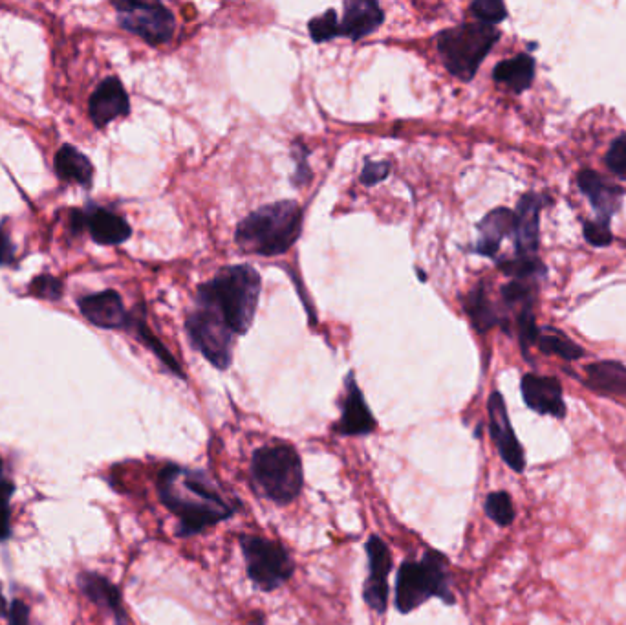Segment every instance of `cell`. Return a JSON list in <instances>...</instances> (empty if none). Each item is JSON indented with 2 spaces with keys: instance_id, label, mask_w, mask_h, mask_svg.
Returning a JSON list of instances; mask_svg holds the SVG:
<instances>
[{
  "instance_id": "cell-1",
  "label": "cell",
  "mask_w": 626,
  "mask_h": 625,
  "mask_svg": "<svg viewBox=\"0 0 626 625\" xmlns=\"http://www.w3.org/2000/svg\"><path fill=\"white\" fill-rule=\"evenodd\" d=\"M156 488L162 505L178 519L180 538L198 536L240 510V501L229 497L204 470L167 464L158 473Z\"/></svg>"
},
{
  "instance_id": "cell-2",
  "label": "cell",
  "mask_w": 626,
  "mask_h": 625,
  "mask_svg": "<svg viewBox=\"0 0 626 625\" xmlns=\"http://www.w3.org/2000/svg\"><path fill=\"white\" fill-rule=\"evenodd\" d=\"M260 275L249 264L222 268L215 279L198 286L196 299L206 301L226 321L235 336L248 332L259 307Z\"/></svg>"
},
{
  "instance_id": "cell-3",
  "label": "cell",
  "mask_w": 626,
  "mask_h": 625,
  "mask_svg": "<svg viewBox=\"0 0 626 625\" xmlns=\"http://www.w3.org/2000/svg\"><path fill=\"white\" fill-rule=\"evenodd\" d=\"M303 217V209L295 200L262 206L238 224L235 241L242 252L262 257L281 255L301 237Z\"/></svg>"
},
{
  "instance_id": "cell-4",
  "label": "cell",
  "mask_w": 626,
  "mask_h": 625,
  "mask_svg": "<svg viewBox=\"0 0 626 625\" xmlns=\"http://www.w3.org/2000/svg\"><path fill=\"white\" fill-rule=\"evenodd\" d=\"M431 598L454 605L449 560L438 550H427L418 561H405L396 578L394 604L400 615H409Z\"/></svg>"
},
{
  "instance_id": "cell-5",
  "label": "cell",
  "mask_w": 626,
  "mask_h": 625,
  "mask_svg": "<svg viewBox=\"0 0 626 625\" xmlns=\"http://www.w3.org/2000/svg\"><path fill=\"white\" fill-rule=\"evenodd\" d=\"M251 481L277 505H290L303 492V462L292 444H268L253 453Z\"/></svg>"
},
{
  "instance_id": "cell-6",
  "label": "cell",
  "mask_w": 626,
  "mask_h": 625,
  "mask_svg": "<svg viewBox=\"0 0 626 625\" xmlns=\"http://www.w3.org/2000/svg\"><path fill=\"white\" fill-rule=\"evenodd\" d=\"M498 39L500 32L495 26L467 22L438 33L436 48L449 74L462 81H471Z\"/></svg>"
},
{
  "instance_id": "cell-7",
  "label": "cell",
  "mask_w": 626,
  "mask_h": 625,
  "mask_svg": "<svg viewBox=\"0 0 626 625\" xmlns=\"http://www.w3.org/2000/svg\"><path fill=\"white\" fill-rule=\"evenodd\" d=\"M238 543L246 561L249 580L260 591H277L292 578L295 565L290 552L281 543L248 534L240 536Z\"/></svg>"
},
{
  "instance_id": "cell-8",
  "label": "cell",
  "mask_w": 626,
  "mask_h": 625,
  "mask_svg": "<svg viewBox=\"0 0 626 625\" xmlns=\"http://www.w3.org/2000/svg\"><path fill=\"white\" fill-rule=\"evenodd\" d=\"M185 329L207 362L222 371L231 365L235 334L209 303L196 299V307L189 312Z\"/></svg>"
},
{
  "instance_id": "cell-9",
  "label": "cell",
  "mask_w": 626,
  "mask_h": 625,
  "mask_svg": "<svg viewBox=\"0 0 626 625\" xmlns=\"http://www.w3.org/2000/svg\"><path fill=\"white\" fill-rule=\"evenodd\" d=\"M118 11L119 24L141 37L145 43L158 46L169 43L176 30V19L173 11L167 10L158 2H114Z\"/></svg>"
},
{
  "instance_id": "cell-10",
  "label": "cell",
  "mask_w": 626,
  "mask_h": 625,
  "mask_svg": "<svg viewBox=\"0 0 626 625\" xmlns=\"http://www.w3.org/2000/svg\"><path fill=\"white\" fill-rule=\"evenodd\" d=\"M487 413H489V433L497 446L502 461L508 464L515 473L526 470V455L522 450V444L515 435V429L509 420L508 407L504 402V396L495 391L487 400Z\"/></svg>"
},
{
  "instance_id": "cell-11",
  "label": "cell",
  "mask_w": 626,
  "mask_h": 625,
  "mask_svg": "<svg viewBox=\"0 0 626 625\" xmlns=\"http://www.w3.org/2000/svg\"><path fill=\"white\" fill-rule=\"evenodd\" d=\"M368 576L363 589V598L372 611L383 615L389 604V574L392 571V552L389 545L379 538L370 536L367 541Z\"/></svg>"
},
{
  "instance_id": "cell-12",
  "label": "cell",
  "mask_w": 626,
  "mask_h": 625,
  "mask_svg": "<svg viewBox=\"0 0 626 625\" xmlns=\"http://www.w3.org/2000/svg\"><path fill=\"white\" fill-rule=\"evenodd\" d=\"M376 428H378L376 418L368 409L367 400L354 380V374L350 373L346 378L343 413H341L339 422L335 424L334 431L343 437H365V435L374 433Z\"/></svg>"
},
{
  "instance_id": "cell-13",
  "label": "cell",
  "mask_w": 626,
  "mask_h": 625,
  "mask_svg": "<svg viewBox=\"0 0 626 625\" xmlns=\"http://www.w3.org/2000/svg\"><path fill=\"white\" fill-rule=\"evenodd\" d=\"M520 391L524 404L539 413L550 417H566V404L562 398V385L553 376H539V374H526L520 382Z\"/></svg>"
},
{
  "instance_id": "cell-14",
  "label": "cell",
  "mask_w": 626,
  "mask_h": 625,
  "mask_svg": "<svg viewBox=\"0 0 626 625\" xmlns=\"http://www.w3.org/2000/svg\"><path fill=\"white\" fill-rule=\"evenodd\" d=\"M544 197L528 193L520 198L515 211V250L517 257H537L539 250V215Z\"/></svg>"
},
{
  "instance_id": "cell-15",
  "label": "cell",
  "mask_w": 626,
  "mask_h": 625,
  "mask_svg": "<svg viewBox=\"0 0 626 625\" xmlns=\"http://www.w3.org/2000/svg\"><path fill=\"white\" fill-rule=\"evenodd\" d=\"M129 110V96L118 77L105 79L90 96L88 103L90 118L98 127H105L108 123L127 116Z\"/></svg>"
},
{
  "instance_id": "cell-16",
  "label": "cell",
  "mask_w": 626,
  "mask_h": 625,
  "mask_svg": "<svg viewBox=\"0 0 626 625\" xmlns=\"http://www.w3.org/2000/svg\"><path fill=\"white\" fill-rule=\"evenodd\" d=\"M343 22H339V37L359 41L376 32L385 22V13L374 0H346Z\"/></svg>"
},
{
  "instance_id": "cell-17",
  "label": "cell",
  "mask_w": 626,
  "mask_h": 625,
  "mask_svg": "<svg viewBox=\"0 0 626 625\" xmlns=\"http://www.w3.org/2000/svg\"><path fill=\"white\" fill-rule=\"evenodd\" d=\"M79 308L90 323L101 329H121L129 323V314L118 292L114 290L83 297L79 301Z\"/></svg>"
},
{
  "instance_id": "cell-18",
  "label": "cell",
  "mask_w": 626,
  "mask_h": 625,
  "mask_svg": "<svg viewBox=\"0 0 626 625\" xmlns=\"http://www.w3.org/2000/svg\"><path fill=\"white\" fill-rule=\"evenodd\" d=\"M577 184L581 187L584 197L590 200L594 206L599 220L610 222V217L616 213L621 206L623 189L608 182L605 176L597 175L592 169H584L577 176Z\"/></svg>"
},
{
  "instance_id": "cell-19",
  "label": "cell",
  "mask_w": 626,
  "mask_h": 625,
  "mask_svg": "<svg viewBox=\"0 0 626 625\" xmlns=\"http://www.w3.org/2000/svg\"><path fill=\"white\" fill-rule=\"evenodd\" d=\"M515 231V213L508 208H497L489 211L478 224V242L475 252L486 257H495L502 241L513 235Z\"/></svg>"
},
{
  "instance_id": "cell-20",
  "label": "cell",
  "mask_w": 626,
  "mask_h": 625,
  "mask_svg": "<svg viewBox=\"0 0 626 625\" xmlns=\"http://www.w3.org/2000/svg\"><path fill=\"white\" fill-rule=\"evenodd\" d=\"M79 585L90 602L110 611L118 625H127V613L123 607L121 593L114 583L108 582L105 576L96 572H85L79 576Z\"/></svg>"
},
{
  "instance_id": "cell-21",
  "label": "cell",
  "mask_w": 626,
  "mask_h": 625,
  "mask_svg": "<svg viewBox=\"0 0 626 625\" xmlns=\"http://www.w3.org/2000/svg\"><path fill=\"white\" fill-rule=\"evenodd\" d=\"M584 385L603 396L626 398V367L619 362L590 363L584 369Z\"/></svg>"
},
{
  "instance_id": "cell-22",
  "label": "cell",
  "mask_w": 626,
  "mask_h": 625,
  "mask_svg": "<svg viewBox=\"0 0 626 625\" xmlns=\"http://www.w3.org/2000/svg\"><path fill=\"white\" fill-rule=\"evenodd\" d=\"M88 231L103 246H116L130 237L129 222L108 209H94L87 219Z\"/></svg>"
},
{
  "instance_id": "cell-23",
  "label": "cell",
  "mask_w": 626,
  "mask_h": 625,
  "mask_svg": "<svg viewBox=\"0 0 626 625\" xmlns=\"http://www.w3.org/2000/svg\"><path fill=\"white\" fill-rule=\"evenodd\" d=\"M493 77L500 85H506L513 92H524L531 87L535 77V59L528 54H519L513 59L502 61L495 66Z\"/></svg>"
},
{
  "instance_id": "cell-24",
  "label": "cell",
  "mask_w": 626,
  "mask_h": 625,
  "mask_svg": "<svg viewBox=\"0 0 626 625\" xmlns=\"http://www.w3.org/2000/svg\"><path fill=\"white\" fill-rule=\"evenodd\" d=\"M55 171L66 182L88 186L94 176V167L85 154L72 145L61 147L55 154Z\"/></svg>"
},
{
  "instance_id": "cell-25",
  "label": "cell",
  "mask_w": 626,
  "mask_h": 625,
  "mask_svg": "<svg viewBox=\"0 0 626 625\" xmlns=\"http://www.w3.org/2000/svg\"><path fill=\"white\" fill-rule=\"evenodd\" d=\"M465 312L473 321V327L478 332H486V330L495 327L500 323V314L497 308L491 303V299L487 296L486 285H480L473 288V292L464 299Z\"/></svg>"
},
{
  "instance_id": "cell-26",
  "label": "cell",
  "mask_w": 626,
  "mask_h": 625,
  "mask_svg": "<svg viewBox=\"0 0 626 625\" xmlns=\"http://www.w3.org/2000/svg\"><path fill=\"white\" fill-rule=\"evenodd\" d=\"M535 343L544 354H555L568 362L579 360L584 354L583 349L577 343H573L566 334H562L561 330L551 329V327L539 329V336Z\"/></svg>"
},
{
  "instance_id": "cell-27",
  "label": "cell",
  "mask_w": 626,
  "mask_h": 625,
  "mask_svg": "<svg viewBox=\"0 0 626 625\" xmlns=\"http://www.w3.org/2000/svg\"><path fill=\"white\" fill-rule=\"evenodd\" d=\"M130 323H134V329H136V336H138V340L141 343H145V347H149L158 358H160V362L171 371V373L176 374L178 378H185L184 371H182V367H180V363L176 362V358H174L171 352L167 351L165 347H163L160 340L152 334L151 330L147 329V325H145V321L143 319H134L130 318Z\"/></svg>"
},
{
  "instance_id": "cell-28",
  "label": "cell",
  "mask_w": 626,
  "mask_h": 625,
  "mask_svg": "<svg viewBox=\"0 0 626 625\" xmlns=\"http://www.w3.org/2000/svg\"><path fill=\"white\" fill-rule=\"evenodd\" d=\"M498 268L511 279L526 283L539 281L540 277L546 274V268L539 257H515L511 261L498 264Z\"/></svg>"
},
{
  "instance_id": "cell-29",
  "label": "cell",
  "mask_w": 626,
  "mask_h": 625,
  "mask_svg": "<svg viewBox=\"0 0 626 625\" xmlns=\"http://www.w3.org/2000/svg\"><path fill=\"white\" fill-rule=\"evenodd\" d=\"M484 510L486 516L498 527H509L515 521V506L508 492H493L487 495Z\"/></svg>"
},
{
  "instance_id": "cell-30",
  "label": "cell",
  "mask_w": 626,
  "mask_h": 625,
  "mask_svg": "<svg viewBox=\"0 0 626 625\" xmlns=\"http://www.w3.org/2000/svg\"><path fill=\"white\" fill-rule=\"evenodd\" d=\"M308 30H310V37L315 43H326V41H332L335 37H339L337 13L335 10L324 11L323 15H319V17L308 22Z\"/></svg>"
},
{
  "instance_id": "cell-31",
  "label": "cell",
  "mask_w": 626,
  "mask_h": 625,
  "mask_svg": "<svg viewBox=\"0 0 626 625\" xmlns=\"http://www.w3.org/2000/svg\"><path fill=\"white\" fill-rule=\"evenodd\" d=\"M469 11L475 15L478 21L489 24V26H495L508 17V8L500 0H475L469 6Z\"/></svg>"
},
{
  "instance_id": "cell-32",
  "label": "cell",
  "mask_w": 626,
  "mask_h": 625,
  "mask_svg": "<svg viewBox=\"0 0 626 625\" xmlns=\"http://www.w3.org/2000/svg\"><path fill=\"white\" fill-rule=\"evenodd\" d=\"M13 484L4 473V464L0 461V541L10 536V499Z\"/></svg>"
},
{
  "instance_id": "cell-33",
  "label": "cell",
  "mask_w": 626,
  "mask_h": 625,
  "mask_svg": "<svg viewBox=\"0 0 626 625\" xmlns=\"http://www.w3.org/2000/svg\"><path fill=\"white\" fill-rule=\"evenodd\" d=\"M583 231L584 239L595 248H603L612 242L610 222H606V220H588V222H584Z\"/></svg>"
},
{
  "instance_id": "cell-34",
  "label": "cell",
  "mask_w": 626,
  "mask_h": 625,
  "mask_svg": "<svg viewBox=\"0 0 626 625\" xmlns=\"http://www.w3.org/2000/svg\"><path fill=\"white\" fill-rule=\"evenodd\" d=\"M606 165L608 169L619 176V178H625L626 180V132L621 134L619 138L614 140V143L610 145L608 153H606Z\"/></svg>"
},
{
  "instance_id": "cell-35",
  "label": "cell",
  "mask_w": 626,
  "mask_h": 625,
  "mask_svg": "<svg viewBox=\"0 0 626 625\" xmlns=\"http://www.w3.org/2000/svg\"><path fill=\"white\" fill-rule=\"evenodd\" d=\"M306 156H308V149L301 143H295L293 145L295 173L292 176V184L295 187L306 186L310 182V178H312V169H310V165L306 164Z\"/></svg>"
},
{
  "instance_id": "cell-36",
  "label": "cell",
  "mask_w": 626,
  "mask_h": 625,
  "mask_svg": "<svg viewBox=\"0 0 626 625\" xmlns=\"http://www.w3.org/2000/svg\"><path fill=\"white\" fill-rule=\"evenodd\" d=\"M390 173V162H367L361 171V184L363 186H378L379 182L387 180Z\"/></svg>"
},
{
  "instance_id": "cell-37",
  "label": "cell",
  "mask_w": 626,
  "mask_h": 625,
  "mask_svg": "<svg viewBox=\"0 0 626 625\" xmlns=\"http://www.w3.org/2000/svg\"><path fill=\"white\" fill-rule=\"evenodd\" d=\"M61 283L50 277V275H43V277H37L33 281L32 292L33 296L43 297V299H57L61 297Z\"/></svg>"
},
{
  "instance_id": "cell-38",
  "label": "cell",
  "mask_w": 626,
  "mask_h": 625,
  "mask_svg": "<svg viewBox=\"0 0 626 625\" xmlns=\"http://www.w3.org/2000/svg\"><path fill=\"white\" fill-rule=\"evenodd\" d=\"M15 259V250L11 244L10 233L6 231V224H0V266H8Z\"/></svg>"
},
{
  "instance_id": "cell-39",
  "label": "cell",
  "mask_w": 626,
  "mask_h": 625,
  "mask_svg": "<svg viewBox=\"0 0 626 625\" xmlns=\"http://www.w3.org/2000/svg\"><path fill=\"white\" fill-rule=\"evenodd\" d=\"M10 625H30L28 607L21 600H15L10 609Z\"/></svg>"
},
{
  "instance_id": "cell-40",
  "label": "cell",
  "mask_w": 626,
  "mask_h": 625,
  "mask_svg": "<svg viewBox=\"0 0 626 625\" xmlns=\"http://www.w3.org/2000/svg\"><path fill=\"white\" fill-rule=\"evenodd\" d=\"M8 609H6V602H4V596L0 593V616H6Z\"/></svg>"
}]
</instances>
